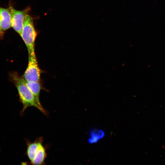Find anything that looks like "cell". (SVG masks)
Wrapping results in <instances>:
<instances>
[{"mask_svg":"<svg viewBox=\"0 0 165 165\" xmlns=\"http://www.w3.org/2000/svg\"><path fill=\"white\" fill-rule=\"evenodd\" d=\"M10 79L15 85L18 91L20 101L23 106L21 114L29 107H34L38 109L45 115L47 113L41 104L37 101L34 95L26 86L25 80L16 72L9 73Z\"/></svg>","mask_w":165,"mask_h":165,"instance_id":"cell-1","label":"cell"},{"mask_svg":"<svg viewBox=\"0 0 165 165\" xmlns=\"http://www.w3.org/2000/svg\"><path fill=\"white\" fill-rule=\"evenodd\" d=\"M105 135V131L103 130L93 128L90 130L89 132L87 141L90 144L97 143L103 139Z\"/></svg>","mask_w":165,"mask_h":165,"instance_id":"cell-7","label":"cell"},{"mask_svg":"<svg viewBox=\"0 0 165 165\" xmlns=\"http://www.w3.org/2000/svg\"><path fill=\"white\" fill-rule=\"evenodd\" d=\"M25 82L28 89L38 103L41 104L39 100V95L42 89V86L40 82H27L25 81Z\"/></svg>","mask_w":165,"mask_h":165,"instance_id":"cell-8","label":"cell"},{"mask_svg":"<svg viewBox=\"0 0 165 165\" xmlns=\"http://www.w3.org/2000/svg\"><path fill=\"white\" fill-rule=\"evenodd\" d=\"M11 17V27L20 35L21 34L24 19L28 14L30 8H28L22 10L15 9L12 6L9 5L8 8Z\"/></svg>","mask_w":165,"mask_h":165,"instance_id":"cell-5","label":"cell"},{"mask_svg":"<svg viewBox=\"0 0 165 165\" xmlns=\"http://www.w3.org/2000/svg\"><path fill=\"white\" fill-rule=\"evenodd\" d=\"M37 35L33 19L28 14L24 19L22 31L20 35L26 46L28 54L35 52V42Z\"/></svg>","mask_w":165,"mask_h":165,"instance_id":"cell-3","label":"cell"},{"mask_svg":"<svg viewBox=\"0 0 165 165\" xmlns=\"http://www.w3.org/2000/svg\"><path fill=\"white\" fill-rule=\"evenodd\" d=\"M28 64L22 77L27 82H40L41 71L35 52L28 54Z\"/></svg>","mask_w":165,"mask_h":165,"instance_id":"cell-4","label":"cell"},{"mask_svg":"<svg viewBox=\"0 0 165 165\" xmlns=\"http://www.w3.org/2000/svg\"><path fill=\"white\" fill-rule=\"evenodd\" d=\"M11 27V17L9 9L0 6V40L3 39L6 31Z\"/></svg>","mask_w":165,"mask_h":165,"instance_id":"cell-6","label":"cell"},{"mask_svg":"<svg viewBox=\"0 0 165 165\" xmlns=\"http://www.w3.org/2000/svg\"><path fill=\"white\" fill-rule=\"evenodd\" d=\"M42 142L43 138L40 137L33 142L27 143V155L32 164L41 165L45 163L47 155Z\"/></svg>","mask_w":165,"mask_h":165,"instance_id":"cell-2","label":"cell"}]
</instances>
